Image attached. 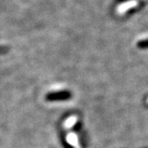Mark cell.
Instances as JSON below:
<instances>
[{"label": "cell", "instance_id": "7a4b0ae2", "mask_svg": "<svg viewBox=\"0 0 148 148\" xmlns=\"http://www.w3.org/2000/svg\"><path fill=\"white\" fill-rule=\"evenodd\" d=\"M76 120H77V119H76V118H75V117H71L69 119H68V120H67L66 123H65L66 127H72L74 123H76Z\"/></svg>", "mask_w": 148, "mask_h": 148}, {"label": "cell", "instance_id": "6da1fadb", "mask_svg": "<svg viewBox=\"0 0 148 148\" xmlns=\"http://www.w3.org/2000/svg\"><path fill=\"white\" fill-rule=\"evenodd\" d=\"M68 141L69 143L74 146L76 148H79V146H78V142H77V138L76 137V135L74 134H70L69 137H68Z\"/></svg>", "mask_w": 148, "mask_h": 148}]
</instances>
